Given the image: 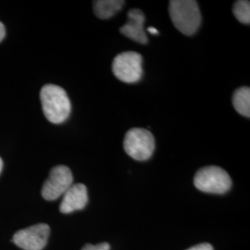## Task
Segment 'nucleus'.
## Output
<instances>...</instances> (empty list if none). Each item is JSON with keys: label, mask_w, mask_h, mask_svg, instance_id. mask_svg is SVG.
I'll list each match as a JSON object with an SVG mask.
<instances>
[{"label": "nucleus", "mask_w": 250, "mask_h": 250, "mask_svg": "<svg viewBox=\"0 0 250 250\" xmlns=\"http://www.w3.org/2000/svg\"><path fill=\"white\" fill-rule=\"evenodd\" d=\"M50 228L47 224H36L16 232L12 241L22 250H42L47 243Z\"/></svg>", "instance_id": "obj_7"}, {"label": "nucleus", "mask_w": 250, "mask_h": 250, "mask_svg": "<svg viewBox=\"0 0 250 250\" xmlns=\"http://www.w3.org/2000/svg\"><path fill=\"white\" fill-rule=\"evenodd\" d=\"M2 168H3V161H2L1 158H0V172H1V170H2Z\"/></svg>", "instance_id": "obj_17"}, {"label": "nucleus", "mask_w": 250, "mask_h": 250, "mask_svg": "<svg viewBox=\"0 0 250 250\" xmlns=\"http://www.w3.org/2000/svg\"><path fill=\"white\" fill-rule=\"evenodd\" d=\"M170 20L185 36H193L201 24V13L197 1L171 0L169 5Z\"/></svg>", "instance_id": "obj_2"}, {"label": "nucleus", "mask_w": 250, "mask_h": 250, "mask_svg": "<svg viewBox=\"0 0 250 250\" xmlns=\"http://www.w3.org/2000/svg\"><path fill=\"white\" fill-rule=\"evenodd\" d=\"M6 36V30H5V26L2 22H0V42L4 39V37Z\"/></svg>", "instance_id": "obj_15"}, {"label": "nucleus", "mask_w": 250, "mask_h": 250, "mask_svg": "<svg viewBox=\"0 0 250 250\" xmlns=\"http://www.w3.org/2000/svg\"><path fill=\"white\" fill-rule=\"evenodd\" d=\"M73 185L72 170L67 166L59 165L54 167L42 188V197L52 201L63 196Z\"/></svg>", "instance_id": "obj_6"}, {"label": "nucleus", "mask_w": 250, "mask_h": 250, "mask_svg": "<svg viewBox=\"0 0 250 250\" xmlns=\"http://www.w3.org/2000/svg\"><path fill=\"white\" fill-rule=\"evenodd\" d=\"M127 22L120 29L121 34L134 42L146 44L148 38L144 30L145 14L143 11L138 9H130L127 13Z\"/></svg>", "instance_id": "obj_8"}, {"label": "nucleus", "mask_w": 250, "mask_h": 250, "mask_svg": "<svg viewBox=\"0 0 250 250\" xmlns=\"http://www.w3.org/2000/svg\"><path fill=\"white\" fill-rule=\"evenodd\" d=\"M232 12L238 21L244 24L250 23V2L248 0L236 1L233 5Z\"/></svg>", "instance_id": "obj_12"}, {"label": "nucleus", "mask_w": 250, "mask_h": 250, "mask_svg": "<svg viewBox=\"0 0 250 250\" xmlns=\"http://www.w3.org/2000/svg\"><path fill=\"white\" fill-rule=\"evenodd\" d=\"M147 31H148L151 35H154V36L159 35V31H158L156 28H154V27H149V28L147 29Z\"/></svg>", "instance_id": "obj_16"}, {"label": "nucleus", "mask_w": 250, "mask_h": 250, "mask_svg": "<svg viewBox=\"0 0 250 250\" xmlns=\"http://www.w3.org/2000/svg\"><path fill=\"white\" fill-rule=\"evenodd\" d=\"M88 202L87 188L83 184H73L63 195L60 209L62 213H71L83 209Z\"/></svg>", "instance_id": "obj_9"}, {"label": "nucleus", "mask_w": 250, "mask_h": 250, "mask_svg": "<svg viewBox=\"0 0 250 250\" xmlns=\"http://www.w3.org/2000/svg\"><path fill=\"white\" fill-rule=\"evenodd\" d=\"M188 250H213V248L211 245L208 244V243H204V244H199L195 247H192Z\"/></svg>", "instance_id": "obj_14"}, {"label": "nucleus", "mask_w": 250, "mask_h": 250, "mask_svg": "<svg viewBox=\"0 0 250 250\" xmlns=\"http://www.w3.org/2000/svg\"><path fill=\"white\" fill-rule=\"evenodd\" d=\"M43 112L52 124L64 123L71 114V101L62 87L56 84H45L40 92Z\"/></svg>", "instance_id": "obj_1"}, {"label": "nucleus", "mask_w": 250, "mask_h": 250, "mask_svg": "<svg viewBox=\"0 0 250 250\" xmlns=\"http://www.w3.org/2000/svg\"><path fill=\"white\" fill-rule=\"evenodd\" d=\"M82 250H109V245L107 243H102L97 246L86 245L83 248Z\"/></svg>", "instance_id": "obj_13"}, {"label": "nucleus", "mask_w": 250, "mask_h": 250, "mask_svg": "<svg viewBox=\"0 0 250 250\" xmlns=\"http://www.w3.org/2000/svg\"><path fill=\"white\" fill-rule=\"evenodd\" d=\"M195 187L204 193L222 195L232 187L228 172L218 166H207L197 170L194 177Z\"/></svg>", "instance_id": "obj_3"}, {"label": "nucleus", "mask_w": 250, "mask_h": 250, "mask_svg": "<svg viewBox=\"0 0 250 250\" xmlns=\"http://www.w3.org/2000/svg\"><path fill=\"white\" fill-rule=\"evenodd\" d=\"M125 2L123 0H98L94 1V12L98 18L107 20L118 13Z\"/></svg>", "instance_id": "obj_10"}, {"label": "nucleus", "mask_w": 250, "mask_h": 250, "mask_svg": "<svg viewBox=\"0 0 250 250\" xmlns=\"http://www.w3.org/2000/svg\"><path fill=\"white\" fill-rule=\"evenodd\" d=\"M112 72L117 79L124 83H138L143 77L142 56L134 51L117 55L112 62Z\"/></svg>", "instance_id": "obj_5"}, {"label": "nucleus", "mask_w": 250, "mask_h": 250, "mask_svg": "<svg viewBox=\"0 0 250 250\" xmlns=\"http://www.w3.org/2000/svg\"><path fill=\"white\" fill-rule=\"evenodd\" d=\"M232 105L242 116L250 117V88L244 86L235 90L232 95Z\"/></svg>", "instance_id": "obj_11"}, {"label": "nucleus", "mask_w": 250, "mask_h": 250, "mask_svg": "<svg viewBox=\"0 0 250 250\" xmlns=\"http://www.w3.org/2000/svg\"><path fill=\"white\" fill-rule=\"evenodd\" d=\"M155 138L149 130L132 128L125 134L124 147L128 156L135 161L149 160L155 151Z\"/></svg>", "instance_id": "obj_4"}]
</instances>
